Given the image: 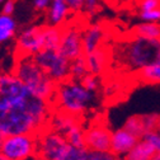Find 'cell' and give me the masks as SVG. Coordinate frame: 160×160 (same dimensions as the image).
Here are the masks:
<instances>
[{
	"label": "cell",
	"mask_w": 160,
	"mask_h": 160,
	"mask_svg": "<svg viewBox=\"0 0 160 160\" xmlns=\"http://www.w3.org/2000/svg\"><path fill=\"white\" fill-rule=\"evenodd\" d=\"M17 31V23L12 15L0 14V43H5L14 37Z\"/></svg>",
	"instance_id": "17"
},
{
	"label": "cell",
	"mask_w": 160,
	"mask_h": 160,
	"mask_svg": "<svg viewBox=\"0 0 160 160\" xmlns=\"http://www.w3.org/2000/svg\"><path fill=\"white\" fill-rule=\"evenodd\" d=\"M12 72L29 89L33 95L52 103L57 84L38 66L33 56L17 55Z\"/></svg>",
	"instance_id": "4"
},
{
	"label": "cell",
	"mask_w": 160,
	"mask_h": 160,
	"mask_svg": "<svg viewBox=\"0 0 160 160\" xmlns=\"http://www.w3.org/2000/svg\"><path fill=\"white\" fill-rule=\"evenodd\" d=\"M85 60H87V65H88V70L90 74L94 75H99L104 71V69L107 68V65L109 64V56L107 53V51L102 47L97 48L95 51L84 55Z\"/></svg>",
	"instance_id": "13"
},
{
	"label": "cell",
	"mask_w": 160,
	"mask_h": 160,
	"mask_svg": "<svg viewBox=\"0 0 160 160\" xmlns=\"http://www.w3.org/2000/svg\"><path fill=\"white\" fill-rule=\"evenodd\" d=\"M15 9V2L14 0H5V2L3 3V10L2 13L4 14H8V15H12L13 12Z\"/></svg>",
	"instance_id": "29"
},
{
	"label": "cell",
	"mask_w": 160,
	"mask_h": 160,
	"mask_svg": "<svg viewBox=\"0 0 160 160\" xmlns=\"http://www.w3.org/2000/svg\"><path fill=\"white\" fill-rule=\"evenodd\" d=\"M138 137L126 130L123 126L112 132L111 136V151L118 158H123L138 141Z\"/></svg>",
	"instance_id": "11"
},
{
	"label": "cell",
	"mask_w": 160,
	"mask_h": 160,
	"mask_svg": "<svg viewBox=\"0 0 160 160\" xmlns=\"http://www.w3.org/2000/svg\"><path fill=\"white\" fill-rule=\"evenodd\" d=\"M70 8L65 0H51L48 5V21L51 26H62L66 21Z\"/></svg>",
	"instance_id": "14"
},
{
	"label": "cell",
	"mask_w": 160,
	"mask_h": 160,
	"mask_svg": "<svg viewBox=\"0 0 160 160\" xmlns=\"http://www.w3.org/2000/svg\"><path fill=\"white\" fill-rule=\"evenodd\" d=\"M141 138L146 140V141L155 149L156 152L160 151V130H152L146 132Z\"/></svg>",
	"instance_id": "25"
},
{
	"label": "cell",
	"mask_w": 160,
	"mask_h": 160,
	"mask_svg": "<svg viewBox=\"0 0 160 160\" xmlns=\"http://www.w3.org/2000/svg\"><path fill=\"white\" fill-rule=\"evenodd\" d=\"M95 98V92L87 89L80 80L69 78L56 85L52 107L82 118L94 106Z\"/></svg>",
	"instance_id": "3"
},
{
	"label": "cell",
	"mask_w": 160,
	"mask_h": 160,
	"mask_svg": "<svg viewBox=\"0 0 160 160\" xmlns=\"http://www.w3.org/2000/svg\"><path fill=\"white\" fill-rule=\"evenodd\" d=\"M41 50H43L41 27H31L24 29L17 39V55L33 56Z\"/></svg>",
	"instance_id": "10"
},
{
	"label": "cell",
	"mask_w": 160,
	"mask_h": 160,
	"mask_svg": "<svg viewBox=\"0 0 160 160\" xmlns=\"http://www.w3.org/2000/svg\"><path fill=\"white\" fill-rule=\"evenodd\" d=\"M33 58L56 84L70 78V60L57 48H43L33 55Z\"/></svg>",
	"instance_id": "5"
},
{
	"label": "cell",
	"mask_w": 160,
	"mask_h": 160,
	"mask_svg": "<svg viewBox=\"0 0 160 160\" xmlns=\"http://www.w3.org/2000/svg\"><path fill=\"white\" fill-rule=\"evenodd\" d=\"M68 3L70 10H74V12H79L83 9V4H84V0H65Z\"/></svg>",
	"instance_id": "30"
},
{
	"label": "cell",
	"mask_w": 160,
	"mask_h": 160,
	"mask_svg": "<svg viewBox=\"0 0 160 160\" xmlns=\"http://www.w3.org/2000/svg\"><path fill=\"white\" fill-rule=\"evenodd\" d=\"M4 140H5V135H4L3 131H0V150H2V146H3Z\"/></svg>",
	"instance_id": "32"
},
{
	"label": "cell",
	"mask_w": 160,
	"mask_h": 160,
	"mask_svg": "<svg viewBox=\"0 0 160 160\" xmlns=\"http://www.w3.org/2000/svg\"><path fill=\"white\" fill-rule=\"evenodd\" d=\"M155 154V149L146 140L140 138L136 145L122 158V160H152Z\"/></svg>",
	"instance_id": "15"
},
{
	"label": "cell",
	"mask_w": 160,
	"mask_h": 160,
	"mask_svg": "<svg viewBox=\"0 0 160 160\" xmlns=\"http://www.w3.org/2000/svg\"><path fill=\"white\" fill-rule=\"evenodd\" d=\"M138 8L140 10H150V9L160 8V0H140Z\"/></svg>",
	"instance_id": "28"
},
{
	"label": "cell",
	"mask_w": 160,
	"mask_h": 160,
	"mask_svg": "<svg viewBox=\"0 0 160 160\" xmlns=\"http://www.w3.org/2000/svg\"><path fill=\"white\" fill-rule=\"evenodd\" d=\"M82 84L87 88V89H89V90H92V92H98L99 90V85H101V83H99V78H98V75H94V74H87L82 80Z\"/></svg>",
	"instance_id": "24"
},
{
	"label": "cell",
	"mask_w": 160,
	"mask_h": 160,
	"mask_svg": "<svg viewBox=\"0 0 160 160\" xmlns=\"http://www.w3.org/2000/svg\"><path fill=\"white\" fill-rule=\"evenodd\" d=\"M114 58L121 68L137 72L160 60V38L133 36L116 50Z\"/></svg>",
	"instance_id": "2"
},
{
	"label": "cell",
	"mask_w": 160,
	"mask_h": 160,
	"mask_svg": "<svg viewBox=\"0 0 160 160\" xmlns=\"http://www.w3.org/2000/svg\"><path fill=\"white\" fill-rule=\"evenodd\" d=\"M106 2H107V3H109V4H113V3H116V2H117V0H106Z\"/></svg>",
	"instance_id": "35"
},
{
	"label": "cell",
	"mask_w": 160,
	"mask_h": 160,
	"mask_svg": "<svg viewBox=\"0 0 160 160\" xmlns=\"http://www.w3.org/2000/svg\"><path fill=\"white\" fill-rule=\"evenodd\" d=\"M41 38L43 48H57L61 38V28L57 26L41 27Z\"/></svg>",
	"instance_id": "16"
},
{
	"label": "cell",
	"mask_w": 160,
	"mask_h": 160,
	"mask_svg": "<svg viewBox=\"0 0 160 160\" xmlns=\"http://www.w3.org/2000/svg\"><path fill=\"white\" fill-rule=\"evenodd\" d=\"M50 3H51V0H33V5L37 10H43L48 8Z\"/></svg>",
	"instance_id": "31"
},
{
	"label": "cell",
	"mask_w": 160,
	"mask_h": 160,
	"mask_svg": "<svg viewBox=\"0 0 160 160\" xmlns=\"http://www.w3.org/2000/svg\"><path fill=\"white\" fill-rule=\"evenodd\" d=\"M70 144L65 136L51 130L48 126L45 127L37 135V151L36 156L41 160H60Z\"/></svg>",
	"instance_id": "6"
},
{
	"label": "cell",
	"mask_w": 160,
	"mask_h": 160,
	"mask_svg": "<svg viewBox=\"0 0 160 160\" xmlns=\"http://www.w3.org/2000/svg\"><path fill=\"white\" fill-rule=\"evenodd\" d=\"M0 160H9V159H8L5 155H3L2 152H0Z\"/></svg>",
	"instance_id": "34"
},
{
	"label": "cell",
	"mask_w": 160,
	"mask_h": 160,
	"mask_svg": "<svg viewBox=\"0 0 160 160\" xmlns=\"http://www.w3.org/2000/svg\"><path fill=\"white\" fill-rule=\"evenodd\" d=\"M99 9H101V0H84L82 10L88 15H94Z\"/></svg>",
	"instance_id": "27"
},
{
	"label": "cell",
	"mask_w": 160,
	"mask_h": 160,
	"mask_svg": "<svg viewBox=\"0 0 160 160\" xmlns=\"http://www.w3.org/2000/svg\"><path fill=\"white\" fill-rule=\"evenodd\" d=\"M106 37V29L102 24L95 23L83 31V52L84 55L90 53L99 48Z\"/></svg>",
	"instance_id": "12"
},
{
	"label": "cell",
	"mask_w": 160,
	"mask_h": 160,
	"mask_svg": "<svg viewBox=\"0 0 160 160\" xmlns=\"http://www.w3.org/2000/svg\"><path fill=\"white\" fill-rule=\"evenodd\" d=\"M37 151V135L18 133L5 136L2 146V152L9 160H27L36 155Z\"/></svg>",
	"instance_id": "7"
},
{
	"label": "cell",
	"mask_w": 160,
	"mask_h": 160,
	"mask_svg": "<svg viewBox=\"0 0 160 160\" xmlns=\"http://www.w3.org/2000/svg\"><path fill=\"white\" fill-rule=\"evenodd\" d=\"M158 130H160V116L158 118Z\"/></svg>",
	"instance_id": "36"
},
{
	"label": "cell",
	"mask_w": 160,
	"mask_h": 160,
	"mask_svg": "<svg viewBox=\"0 0 160 160\" xmlns=\"http://www.w3.org/2000/svg\"><path fill=\"white\" fill-rule=\"evenodd\" d=\"M87 160H121V158L114 155L111 150H107V151L88 150V159Z\"/></svg>",
	"instance_id": "22"
},
{
	"label": "cell",
	"mask_w": 160,
	"mask_h": 160,
	"mask_svg": "<svg viewBox=\"0 0 160 160\" xmlns=\"http://www.w3.org/2000/svg\"><path fill=\"white\" fill-rule=\"evenodd\" d=\"M123 127L126 130H128L130 132H132L138 138H141L145 135V128H144V125H142L141 116H132V117H130L127 121L123 123Z\"/></svg>",
	"instance_id": "21"
},
{
	"label": "cell",
	"mask_w": 160,
	"mask_h": 160,
	"mask_svg": "<svg viewBox=\"0 0 160 160\" xmlns=\"http://www.w3.org/2000/svg\"><path fill=\"white\" fill-rule=\"evenodd\" d=\"M51 102L33 95L13 72L0 74V131L38 135L48 125Z\"/></svg>",
	"instance_id": "1"
},
{
	"label": "cell",
	"mask_w": 160,
	"mask_h": 160,
	"mask_svg": "<svg viewBox=\"0 0 160 160\" xmlns=\"http://www.w3.org/2000/svg\"><path fill=\"white\" fill-rule=\"evenodd\" d=\"M111 130L103 122H94L84 130V142L88 150L107 151L111 149Z\"/></svg>",
	"instance_id": "9"
},
{
	"label": "cell",
	"mask_w": 160,
	"mask_h": 160,
	"mask_svg": "<svg viewBox=\"0 0 160 160\" xmlns=\"http://www.w3.org/2000/svg\"><path fill=\"white\" fill-rule=\"evenodd\" d=\"M87 74H89L85 56L82 55L70 61V78L75 80H82Z\"/></svg>",
	"instance_id": "20"
},
{
	"label": "cell",
	"mask_w": 160,
	"mask_h": 160,
	"mask_svg": "<svg viewBox=\"0 0 160 160\" xmlns=\"http://www.w3.org/2000/svg\"><path fill=\"white\" fill-rule=\"evenodd\" d=\"M5 2V0H0V3H4Z\"/></svg>",
	"instance_id": "37"
},
{
	"label": "cell",
	"mask_w": 160,
	"mask_h": 160,
	"mask_svg": "<svg viewBox=\"0 0 160 160\" xmlns=\"http://www.w3.org/2000/svg\"><path fill=\"white\" fill-rule=\"evenodd\" d=\"M137 76L146 84H160V60L137 71Z\"/></svg>",
	"instance_id": "18"
},
{
	"label": "cell",
	"mask_w": 160,
	"mask_h": 160,
	"mask_svg": "<svg viewBox=\"0 0 160 160\" xmlns=\"http://www.w3.org/2000/svg\"><path fill=\"white\" fill-rule=\"evenodd\" d=\"M158 114H144L141 116L142 119V125L145 128V133L152 130H158Z\"/></svg>",
	"instance_id": "26"
},
{
	"label": "cell",
	"mask_w": 160,
	"mask_h": 160,
	"mask_svg": "<svg viewBox=\"0 0 160 160\" xmlns=\"http://www.w3.org/2000/svg\"><path fill=\"white\" fill-rule=\"evenodd\" d=\"M138 18L141 19V22L160 23V8H155L150 10H140Z\"/></svg>",
	"instance_id": "23"
},
{
	"label": "cell",
	"mask_w": 160,
	"mask_h": 160,
	"mask_svg": "<svg viewBox=\"0 0 160 160\" xmlns=\"http://www.w3.org/2000/svg\"><path fill=\"white\" fill-rule=\"evenodd\" d=\"M152 160H160V151H159V152H156V154L154 155Z\"/></svg>",
	"instance_id": "33"
},
{
	"label": "cell",
	"mask_w": 160,
	"mask_h": 160,
	"mask_svg": "<svg viewBox=\"0 0 160 160\" xmlns=\"http://www.w3.org/2000/svg\"><path fill=\"white\" fill-rule=\"evenodd\" d=\"M133 34L146 38H160V23L141 22L133 27Z\"/></svg>",
	"instance_id": "19"
},
{
	"label": "cell",
	"mask_w": 160,
	"mask_h": 160,
	"mask_svg": "<svg viewBox=\"0 0 160 160\" xmlns=\"http://www.w3.org/2000/svg\"><path fill=\"white\" fill-rule=\"evenodd\" d=\"M57 50L70 61L84 55L83 29L76 26H68L65 28H61V38H60Z\"/></svg>",
	"instance_id": "8"
}]
</instances>
